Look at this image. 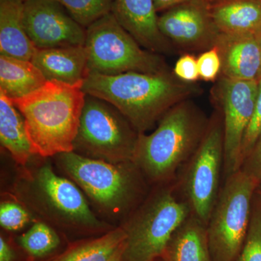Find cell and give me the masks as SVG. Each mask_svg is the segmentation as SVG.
<instances>
[{
  "mask_svg": "<svg viewBox=\"0 0 261 261\" xmlns=\"http://www.w3.org/2000/svg\"><path fill=\"white\" fill-rule=\"evenodd\" d=\"M64 7L77 23L87 29L111 13L114 0H55Z\"/></svg>",
  "mask_w": 261,
  "mask_h": 261,
  "instance_id": "24",
  "label": "cell"
},
{
  "mask_svg": "<svg viewBox=\"0 0 261 261\" xmlns=\"http://www.w3.org/2000/svg\"><path fill=\"white\" fill-rule=\"evenodd\" d=\"M214 47L221 62V76L231 80L258 81L260 54L255 34L219 33Z\"/></svg>",
  "mask_w": 261,
  "mask_h": 261,
  "instance_id": "15",
  "label": "cell"
},
{
  "mask_svg": "<svg viewBox=\"0 0 261 261\" xmlns=\"http://www.w3.org/2000/svg\"><path fill=\"white\" fill-rule=\"evenodd\" d=\"M85 46L89 53L88 73L115 75L169 70L159 54L143 49L111 13L87 29Z\"/></svg>",
  "mask_w": 261,
  "mask_h": 261,
  "instance_id": "9",
  "label": "cell"
},
{
  "mask_svg": "<svg viewBox=\"0 0 261 261\" xmlns=\"http://www.w3.org/2000/svg\"><path fill=\"white\" fill-rule=\"evenodd\" d=\"M153 1L154 8L158 13V12L166 11L176 5L191 1V0H153Z\"/></svg>",
  "mask_w": 261,
  "mask_h": 261,
  "instance_id": "32",
  "label": "cell"
},
{
  "mask_svg": "<svg viewBox=\"0 0 261 261\" xmlns=\"http://www.w3.org/2000/svg\"><path fill=\"white\" fill-rule=\"evenodd\" d=\"M122 253H123V252L121 253L118 254L112 261H123V259H122Z\"/></svg>",
  "mask_w": 261,
  "mask_h": 261,
  "instance_id": "34",
  "label": "cell"
},
{
  "mask_svg": "<svg viewBox=\"0 0 261 261\" xmlns=\"http://www.w3.org/2000/svg\"><path fill=\"white\" fill-rule=\"evenodd\" d=\"M86 95L80 86L47 81L35 92L13 100L25 120L36 154L48 158L73 152Z\"/></svg>",
  "mask_w": 261,
  "mask_h": 261,
  "instance_id": "4",
  "label": "cell"
},
{
  "mask_svg": "<svg viewBox=\"0 0 261 261\" xmlns=\"http://www.w3.org/2000/svg\"><path fill=\"white\" fill-rule=\"evenodd\" d=\"M82 90L114 106L140 134L152 129L178 103L201 92L199 86L182 82L170 70L115 75L89 73Z\"/></svg>",
  "mask_w": 261,
  "mask_h": 261,
  "instance_id": "1",
  "label": "cell"
},
{
  "mask_svg": "<svg viewBox=\"0 0 261 261\" xmlns=\"http://www.w3.org/2000/svg\"><path fill=\"white\" fill-rule=\"evenodd\" d=\"M209 9L219 33L255 34L261 29V0H213Z\"/></svg>",
  "mask_w": 261,
  "mask_h": 261,
  "instance_id": "17",
  "label": "cell"
},
{
  "mask_svg": "<svg viewBox=\"0 0 261 261\" xmlns=\"http://www.w3.org/2000/svg\"><path fill=\"white\" fill-rule=\"evenodd\" d=\"M159 27L171 44L190 51L211 49L219 34L205 0H191L166 10L159 17Z\"/></svg>",
  "mask_w": 261,
  "mask_h": 261,
  "instance_id": "13",
  "label": "cell"
},
{
  "mask_svg": "<svg viewBox=\"0 0 261 261\" xmlns=\"http://www.w3.org/2000/svg\"><path fill=\"white\" fill-rule=\"evenodd\" d=\"M56 157L62 171L108 219L124 221L150 192V185L134 161L106 162L73 151Z\"/></svg>",
  "mask_w": 261,
  "mask_h": 261,
  "instance_id": "3",
  "label": "cell"
},
{
  "mask_svg": "<svg viewBox=\"0 0 261 261\" xmlns=\"http://www.w3.org/2000/svg\"><path fill=\"white\" fill-rule=\"evenodd\" d=\"M197 61L199 75L202 81L214 82L221 74V58L216 47H212L202 53Z\"/></svg>",
  "mask_w": 261,
  "mask_h": 261,
  "instance_id": "28",
  "label": "cell"
},
{
  "mask_svg": "<svg viewBox=\"0 0 261 261\" xmlns=\"http://www.w3.org/2000/svg\"><path fill=\"white\" fill-rule=\"evenodd\" d=\"M18 245L32 259L43 258L56 251L61 239L56 230L44 221H37L18 239Z\"/></svg>",
  "mask_w": 261,
  "mask_h": 261,
  "instance_id": "23",
  "label": "cell"
},
{
  "mask_svg": "<svg viewBox=\"0 0 261 261\" xmlns=\"http://www.w3.org/2000/svg\"><path fill=\"white\" fill-rule=\"evenodd\" d=\"M23 2L0 0V55L32 61L37 51L23 22Z\"/></svg>",
  "mask_w": 261,
  "mask_h": 261,
  "instance_id": "18",
  "label": "cell"
},
{
  "mask_svg": "<svg viewBox=\"0 0 261 261\" xmlns=\"http://www.w3.org/2000/svg\"><path fill=\"white\" fill-rule=\"evenodd\" d=\"M0 142L13 160L25 166L36 154L29 141L23 116L13 100L0 92Z\"/></svg>",
  "mask_w": 261,
  "mask_h": 261,
  "instance_id": "20",
  "label": "cell"
},
{
  "mask_svg": "<svg viewBox=\"0 0 261 261\" xmlns=\"http://www.w3.org/2000/svg\"><path fill=\"white\" fill-rule=\"evenodd\" d=\"M47 82L32 61L0 55V92L12 100L32 94Z\"/></svg>",
  "mask_w": 261,
  "mask_h": 261,
  "instance_id": "21",
  "label": "cell"
},
{
  "mask_svg": "<svg viewBox=\"0 0 261 261\" xmlns=\"http://www.w3.org/2000/svg\"><path fill=\"white\" fill-rule=\"evenodd\" d=\"M15 194L24 207L51 226L81 234H102L113 228L98 219L80 187L57 174L49 163L24 173Z\"/></svg>",
  "mask_w": 261,
  "mask_h": 261,
  "instance_id": "5",
  "label": "cell"
},
{
  "mask_svg": "<svg viewBox=\"0 0 261 261\" xmlns=\"http://www.w3.org/2000/svg\"><path fill=\"white\" fill-rule=\"evenodd\" d=\"M173 73L182 82L187 83L197 82L200 78V75L195 57L191 54L183 55L176 61Z\"/></svg>",
  "mask_w": 261,
  "mask_h": 261,
  "instance_id": "29",
  "label": "cell"
},
{
  "mask_svg": "<svg viewBox=\"0 0 261 261\" xmlns=\"http://www.w3.org/2000/svg\"><path fill=\"white\" fill-rule=\"evenodd\" d=\"M255 37H256L257 43H258L259 49H260V74H259L258 80H261V29L259 32H257L256 34H255Z\"/></svg>",
  "mask_w": 261,
  "mask_h": 261,
  "instance_id": "33",
  "label": "cell"
},
{
  "mask_svg": "<svg viewBox=\"0 0 261 261\" xmlns=\"http://www.w3.org/2000/svg\"><path fill=\"white\" fill-rule=\"evenodd\" d=\"M88 49L85 45L37 49L32 61L46 80L83 86L88 74Z\"/></svg>",
  "mask_w": 261,
  "mask_h": 261,
  "instance_id": "16",
  "label": "cell"
},
{
  "mask_svg": "<svg viewBox=\"0 0 261 261\" xmlns=\"http://www.w3.org/2000/svg\"><path fill=\"white\" fill-rule=\"evenodd\" d=\"M241 170L261 185V136L251 152L244 160Z\"/></svg>",
  "mask_w": 261,
  "mask_h": 261,
  "instance_id": "30",
  "label": "cell"
},
{
  "mask_svg": "<svg viewBox=\"0 0 261 261\" xmlns=\"http://www.w3.org/2000/svg\"><path fill=\"white\" fill-rule=\"evenodd\" d=\"M162 257L166 261H212L207 224L192 214L173 233Z\"/></svg>",
  "mask_w": 261,
  "mask_h": 261,
  "instance_id": "19",
  "label": "cell"
},
{
  "mask_svg": "<svg viewBox=\"0 0 261 261\" xmlns=\"http://www.w3.org/2000/svg\"><path fill=\"white\" fill-rule=\"evenodd\" d=\"M126 239L120 226L97 238L72 244L64 252L46 261H112L123 252Z\"/></svg>",
  "mask_w": 261,
  "mask_h": 261,
  "instance_id": "22",
  "label": "cell"
},
{
  "mask_svg": "<svg viewBox=\"0 0 261 261\" xmlns=\"http://www.w3.org/2000/svg\"><path fill=\"white\" fill-rule=\"evenodd\" d=\"M261 136V80H258V91L255 109L252 115L251 121L249 124L245 137H244L243 147H242V156L243 163L244 160L251 152L254 146Z\"/></svg>",
  "mask_w": 261,
  "mask_h": 261,
  "instance_id": "27",
  "label": "cell"
},
{
  "mask_svg": "<svg viewBox=\"0 0 261 261\" xmlns=\"http://www.w3.org/2000/svg\"><path fill=\"white\" fill-rule=\"evenodd\" d=\"M16 253L9 242L4 237L0 238V261H15Z\"/></svg>",
  "mask_w": 261,
  "mask_h": 261,
  "instance_id": "31",
  "label": "cell"
},
{
  "mask_svg": "<svg viewBox=\"0 0 261 261\" xmlns=\"http://www.w3.org/2000/svg\"><path fill=\"white\" fill-rule=\"evenodd\" d=\"M150 261H166V260H165L162 256H160L155 257V258L152 259V260Z\"/></svg>",
  "mask_w": 261,
  "mask_h": 261,
  "instance_id": "35",
  "label": "cell"
},
{
  "mask_svg": "<svg viewBox=\"0 0 261 261\" xmlns=\"http://www.w3.org/2000/svg\"><path fill=\"white\" fill-rule=\"evenodd\" d=\"M208 123L209 118L187 99L170 109L150 135L140 134L133 161L150 186L176 178L200 145Z\"/></svg>",
  "mask_w": 261,
  "mask_h": 261,
  "instance_id": "2",
  "label": "cell"
},
{
  "mask_svg": "<svg viewBox=\"0 0 261 261\" xmlns=\"http://www.w3.org/2000/svg\"><path fill=\"white\" fill-rule=\"evenodd\" d=\"M111 13L144 49L156 54L172 50L160 31L153 0H114Z\"/></svg>",
  "mask_w": 261,
  "mask_h": 261,
  "instance_id": "14",
  "label": "cell"
},
{
  "mask_svg": "<svg viewBox=\"0 0 261 261\" xmlns=\"http://www.w3.org/2000/svg\"><path fill=\"white\" fill-rule=\"evenodd\" d=\"M258 183L241 169L225 179L207 225L212 261H234L246 239Z\"/></svg>",
  "mask_w": 261,
  "mask_h": 261,
  "instance_id": "7",
  "label": "cell"
},
{
  "mask_svg": "<svg viewBox=\"0 0 261 261\" xmlns=\"http://www.w3.org/2000/svg\"><path fill=\"white\" fill-rule=\"evenodd\" d=\"M257 91V80H231L221 75L215 88V99L224 122L223 181L241 169L243 139L253 115Z\"/></svg>",
  "mask_w": 261,
  "mask_h": 261,
  "instance_id": "11",
  "label": "cell"
},
{
  "mask_svg": "<svg viewBox=\"0 0 261 261\" xmlns=\"http://www.w3.org/2000/svg\"><path fill=\"white\" fill-rule=\"evenodd\" d=\"M256 192L261 196V185H259L258 187H257Z\"/></svg>",
  "mask_w": 261,
  "mask_h": 261,
  "instance_id": "36",
  "label": "cell"
},
{
  "mask_svg": "<svg viewBox=\"0 0 261 261\" xmlns=\"http://www.w3.org/2000/svg\"><path fill=\"white\" fill-rule=\"evenodd\" d=\"M23 22L37 49L85 45L87 29L55 0L24 2Z\"/></svg>",
  "mask_w": 261,
  "mask_h": 261,
  "instance_id": "12",
  "label": "cell"
},
{
  "mask_svg": "<svg viewBox=\"0 0 261 261\" xmlns=\"http://www.w3.org/2000/svg\"><path fill=\"white\" fill-rule=\"evenodd\" d=\"M223 166L224 122L218 108L197 150L175 178L192 214L207 225L221 190Z\"/></svg>",
  "mask_w": 261,
  "mask_h": 261,
  "instance_id": "10",
  "label": "cell"
},
{
  "mask_svg": "<svg viewBox=\"0 0 261 261\" xmlns=\"http://www.w3.org/2000/svg\"><path fill=\"white\" fill-rule=\"evenodd\" d=\"M32 216L27 207L13 201H4L0 205V224L7 231L22 229L30 222Z\"/></svg>",
  "mask_w": 261,
  "mask_h": 261,
  "instance_id": "26",
  "label": "cell"
},
{
  "mask_svg": "<svg viewBox=\"0 0 261 261\" xmlns=\"http://www.w3.org/2000/svg\"><path fill=\"white\" fill-rule=\"evenodd\" d=\"M206 2H207V3H208L209 4H210V3H211V2L213 1V0H205Z\"/></svg>",
  "mask_w": 261,
  "mask_h": 261,
  "instance_id": "37",
  "label": "cell"
},
{
  "mask_svg": "<svg viewBox=\"0 0 261 261\" xmlns=\"http://www.w3.org/2000/svg\"><path fill=\"white\" fill-rule=\"evenodd\" d=\"M20 1L23 2V3H24V2L27 1V0H20Z\"/></svg>",
  "mask_w": 261,
  "mask_h": 261,
  "instance_id": "38",
  "label": "cell"
},
{
  "mask_svg": "<svg viewBox=\"0 0 261 261\" xmlns=\"http://www.w3.org/2000/svg\"><path fill=\"white\" fill-rule=\"evenodd\" d=\"M234 261H261V196L255 192L246 239Z\"/></svg>",
  "mask_w": 261,
  "mask_h": 261,
  "instance_id": "25",
  "label": "cell"
},
{
  "mask_svg": "<svg viewBox=\"0 0 261 261\" xmlns=\"http://www.w3.org/2000/svg\"><path fill=\"white\" fill-rule=\"evenodd\" d=\"M192 214L176 180L152 187L121 225L126 234L123 261H150L162 256L174 231Z\"/></svg>",
  "mask_w": 261,
  "mask_h": 261,
  "instance_id": "6",
  "label": "cell"
},
{
  "mask_svg": "<svg viewBox=\"0 0 261 261\" xmlns=\"http://www.w3.org/2000/svg\"><path fill=\"white\" fill-rule=\"evenodd\" d=\"M139 135L114 106L87 94L73 152L109 163L133 161Z\"/></svg>",
  "mask_w": 261,
  "mask_h": 261,
  "instance_id": "8",
  "label": "cell"
}]
</instances>
